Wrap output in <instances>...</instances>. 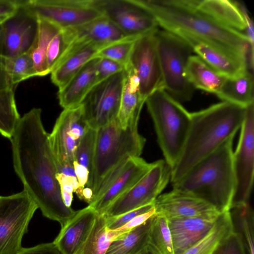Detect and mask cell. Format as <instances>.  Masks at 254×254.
I'll list each match as a JSON object with an SVG mask.
<instances>
[{
    "mask_svg": "<svg viewBox=\"0 0 254 254\" xmlns=\"http://www.w3.org/2000/svg\"><path fill=\"white\" fill-rule=\"evenodd\" d=\"M42 110L34 108L19 120L11 138L13 163L24 190L43 215L64 227L76 214L62 199L58 173L41 120Z\"/></svg>",
    "mask_w": 254,
    "mask_h": 254,
    "instance_id": "obj_1",
    "label": "cell"
},
{
    "mask_svg": "<svg viewBox=\"0 0 254 254\" xmlns=\"http://www.w3.org/2000/svg\"><path fill=\"white\" fill-rule=\"evenodd\" d=\"M154 16L159 27L182 30L248 64L250 46L244 33L219 24L195 8V0H136Z\"/></svg>",
    "mask_w": 254,
    "mask_h": 254,
    "instance_id": "obj_2",
    "label": "cell"
},
{
    "mask_svg": "<svg viewBox=\"0 0 254 254\" xmlns=\"http://www.w3.org/2000/svg\"><path fill=\"white\" fill-rule=\"evenodd\" d=\"M244 108L226 102L190 113L191 122L181 155L172 170L170 182L181 179L194 166L230 138L243 123Z\"/></svg>",
    "mask_w": 254,
    "mask_h": 254,
    "instance_id": "obj_3",
    "label": "cell"
},
{
    "mask_svg": "<svg viewBox=\"0 0 254 254\" xmlns=\"http://www.w3.org/2000/svg\"><path fill=\"white\" fill-rule=\"evenodd\" d=\"M233 139H228L172 184L173 189L200 198L219 213L229 211L235 188Z\"/></svg>",
    "mask_w": 254,
    "mask_h": 254,
    "instance_id": "obj_4",
    "label": "cell"
},
{
    "mask_svg": "<svg viewBox=\"0 0 254 254\" xmlns=\"http://www.w3.org/2000/svg\"><path fill=\"white\" fill-rule=\"evenodd\" d=\"M145 141L138 131V123L130 124L124 129L117 118L97 130L92 169L86 184L93 191V199L113 170L128 158L140 156Z\"/></svg>",
    "mask_w": 254,
    "mask_h": 254,
    "instance_id": "obj_5",
    "label": "cell"
},
{
    "mask_svg": "<svg viewBox=\"0 0 254 254\" xmlns=\"http://www.w3.org/2000/svg\"><path fill=\"white\" fill-rule=\"evenodd\" d=\"M145 103L152 119L165 161L172 170L188 134L190 113L171 97L162 87L151 93Z\"/></svg>",
    "mask_w": 254,
    "mask_h": 254,
    "instance_id": "obj_6",
    "label": "cell"
},
{
    "mask_svg": "<svg viewBox=\"0 0 254 254\" xmlns=\"http://www.w3.org/2000/svg\"><path fill=\"white\" fill-rule=\"evenodd\" d=\"M155 35L163 88L180 103L190 101L195 89L187 80L185 70L193 52L191 48L184 40L169 31L158 29Z\"/></svg>",
    "mask_w": 254,
    "mask_h": 254,
    "instance_id": "obj_7",
    "label": "cell"
},
{
    "mask_svg": "<svg viewBox=\"0 0 254 254\" xmlns=\"http://www.w3.org/2000/svg\"><path fill=\"white\" fill-rule=\"evenodd\" d=\"M38 206L24 190L0 196V254H16Z\"/></svg>",
    "mask_w": 254,
    "mask_h": 254,
    "instance_id": "obj_8",
    "label": "cell"
},
{
    "mask_svg": "<svg viewBox=\"0 0 254 254\" xmlns=\"http://www.w3.org/2000/svg\"><path fill=\"white\" fill-rule=\"evenodd\" d=\"M84 118L82 104L64 109L49 134V141L58 173L64 168L73 167L78 144L89 128Z\"/></svg>",
    "mask_w": 254,
    "mask_h": 254,
    "instance_id": "obj_9",
    "label": "cell"
},
{
    "mask_svg": "<svg viewBox=\"0 0 254 254\" xmlns=\"http://www.w3.org/2000/svg\"><path fill=\"white\" fill-rule=\"evenodd\" d=\"M172 169L165 160L151 163L148 172L105 211L107 217L117 216L153 203L170 181Z\"/></svg>",
    "mask_w": 254,
    "mask_h": 254,
    "instance_id": "obj_10",
    "label": "cell"
},
{
    "mask_svg": "<svg viewBox=\"0 0 254 254\" xmlns=\"http://www.w3.org/2000/svg\"><path fill=\"white\" fill-rule=\"evenodd\" d=\"M240 129L239 142L233 153L235 188L231 207L250 203L254 175V103L246 107Z\"/></svg>",
    "mask_w": 254,
    "mask_h": 254,
    "instance_id": "obj_11",
    "label": "cell"
},
{
    "mask_svg": "<svg viewBox=\"0 0 254 254\" xmlns=\"http://www.w3.org/2000/svg\"><path fill=\"white\" fill-rule=\"evenodd\" d=\"M21 4L37 18L61 29L79 26L103 15L94 0H21Z\"/></svg>",
    "mask_w": 254,
    "mask_h": 254,
    "instance_id": "obj_12",
    "label": "cell"
},
{
    "mask_svg": "<svg viewBox=\"0 0 254 254\" xmlns=\"http://www.w3.org/2000/svg\"><path fill=\"white\" fill-rule=\"evenodd\" d=\"M124 71L95 85L82 102L88 126L97 130L118 117L124 80Z\"/></svg>",
    "mask_w": 254,
    "mask_h": 254,
    "instance_id": "obj_13",
    "label": "cell"
},
{
    "mask_svg": "<svg viewBox=\"0 0 254 254\" xmlns=\"http://www.w3.org/2000/svg\"><path fill=\"white\" fill-rule=\"evenodd\" d=\"M94 3L127 37H139L159 29L154 16L136 0H94Z\"/></svg>",
    "mask_w": 254,
    "mask_h": 254,
    "instance_id": "obj_14",
    "label": "cell"
},
{
    "mask_svg": "<svg viewBox=\"0 0 254 254\" xmlns=\"http://www.w3.org/2000/svg\"><path fill=\"white\" fill-rule=\"evenodd\" d=\"M155 33L142 36L136 40L129 62L138 77L140 96L145 102L151 93L162 87Z\"/></svg>",
    "mask_w": 254,
    "mask_h": 254,
    "instance_id": "obj_15",
    "label": "cell"
},
{
    "mask_svg": "<svg viewBox=\"0 0 254 254\" xmlns=\"http://www.w3.org/2000/svg\"><path fill=\"white\" fill-rule=\"evenodd\" d=\"M3 32L1 55L14 57L29 52L36 40L38 18L21 4L17 11L2 24Z\"/></svg>",
    "mask_w": 254,
    "mask_h": 254,
    "instance_id": "obj_16",
    "label": "cell"
},
{
    "mask_svg": "<svg viewBox=\"0 0 254 254\" xmlns=\"http://www.w3.org/2000/svg\"><path fill=\"white\" fill-rule=\"evenodd\" d=\"M155 213L173 218L215 217L219 213L206 201L191 194L172 190L160 194L153 202Z\"/></svg>",
    "mask_w": 254,
    "mask_h": 254,
    "instance_id": "obj_17",
    "label": "cell"
},
{
    "mask_svg": "<svg viewBox=\"0 0 254 254\" xmlns=\"http://www.w3.org/2000/svg\"><path fill=\"white\" fill-rule=\"evenodd\" d=\"M169 31L184 40L190 45L192 52L223 76L235 77L249 69L246 62L228 56L197 36L179 29Z\"/></svg>",
    "mask_w": 254,
    "mask_h": 254,
    "instance_id": "obj_18",
    "label": "cell"
},
{
    "mask_svg": "<svg viewBox=\"0 0 254 254\" xmlns=\"http://www.w3.org/2000/svg\"><path fill=\"white\" fill-rule=\"evenodd\" d=\"M62 29L68 47L75 43H94L106 47L127 37L104 15L79 26Z\"/></svg>",
    "mask_w": 254,
    "mask_h": 254,
    "instance_id": "obj_19",
    "label": "cell"
},
{
    "mask_svg": "<svg viewBox=\"0 0 254 254\" xmlns=\"http://www.w3.org/2000/svg\"><path fill=\"white\" fill-rule=\"evenodd\" d=\"M151 163L139 157L127 159L118 176L104 193L88 205L98 214L104 213L108 206L132 187L149 170Z\"/></svg>",
    "mask_w": 254,
    "mask_h": 254,
    "instance_id": "obj_20",
    "label": "cell"
},
{
    "mask_svg": "<svg viewBox=\"0 0 254 254\" xmlns=\"http://www.w3.org/2000/svg\"><path fill=\"white\" fill-rule=\"evenodd\" d=\"M218 216L167 219L174 254H183L203 238L213 228Z\"/></svg>",
    "mask_w": 254,
    "mask_h": 254,
    "instance_id": "obj_21",
    "label": "cell"
},
{
    "mask_svg": "<svg viewBox=\"0 0 254 254\" xmlns=\"http://www.w3.org/2000/svg\"><path fill=\"white\" fill-rule=\"evenodd\" d=\"M94 43H75L67 48L56 67L51 73V80L62 88L101 49Z\"/></svg>",
    "mask_w": 254,
    "mask_h": 254,
    "instance_id": "obj_22",
    "label": "cell"
},
{
    "mask_svg": "<svg viewBox=\"0 0 254 254\" xmlns=\"http://www.w3.org/2000/svg\"><path fill=\"white\" fill-rule=\"evenodd\" d=\"M98 214L90 206L77 211L53 242L62 254H76L87 238Z\"/></svg>",
    "mask_w": 254,
    "mask_h": 254,
    "instance_id": "obj_23",
    "label": "cell"
},
{
    "mask_svg": "<svg viewBox=\"0 0 254 254\" xmlns=\"http://www.w3.org/2000/svg\"><path fill=\"white\" fill-rule=\"evenodd\" d=\"M99 59L95 57L88 61L64 86L59 89L58 97L64 109L81 104L95 85L96 67Z\"/></svg>",
    "mask_w": 254,
    "mask_h": 254,
    "instance_id": "obj_24",
    "label": "cell"
},
{
    "mask_svg": "<svg viewBox=\"0 0 254 254\" xmlns=\"http://www.w3.org/2000/svg\"><path fill=\"white\" fill-rule=\"evenodd\" d=\"M124 80L119 111L117 118L122 128L129 124L138 123L141 109L145 103L141 98L139 80L128 64L124 71Z\"/></svg>",
    "mask_w": 254,
    "mask_h": 254,
    "instance_id": "obj_25",
    "label": "cell"
},
{
    "mask_svg": "<svg viewBox=\"0 0 254 254\" xmlns=\"http://www.w3.org/2000/svg\"><path fill=\"white\" fill-rule=\"evenodd\" d=\"M199 12L225 27L244 33L246 25L235 1L228 0H195Z\"/></svg>",
    "mask_w": 254,
    "mask_h": 254,
    "instance_id": "obj_26",
    "label": "cell"
},
{
    "mask_svg": "<svg viewBox=\"0 0 254 254\" xmlns=\"http://www.w3.org/2000/svg\"><path fill=\"white\" fill-rule=\"evenodd\" d=\"M254 74L250 70L232 78L226 77L216 95L222 101L244 108L254 103Z\"/></svg>",
    "mask_w": 254,
    "mask_h": 254,
    "instance_id": "obj_27",
    "label": "cell"
},
{
    "mask_svg": "<svg viewBox=\"0 0 254 254\" xmlns=\"http://www.w3.org/2000/svg\"><path fill=\"white\" fill-rule=\"evenodd\" d=\"M185 76L194 89H198L216 95L225 79L197 55L189 58Z\"/></svg>",
    "mask_w": 254,
    "mask_h": 254,
    "instance_id": "obj_28",
    "label": "cell"
},
{
    "mask_svg": "<svg viewBox=\"0 0 254 254\" xmlns=\"http://www.w3.org/2000/svg\"><path fill=\"white\" fill-rule=\"evenodd\" d=\"M233 231L229 211L221 213L210 231L183 254H212Z\"/></svg>",
    "mask_w": 254,
    "mask_h": 254,
    "instance_id": "obj_29",
    "label": "cell"
},
{
    "mask_svg": "<svg viewBox=\"0 0 254 254\" xmlns=\"http://www.w3.org/2000/svg\"><path fill=\"white\" fill-rule=\"evenodd\" d=\"M38 30L34 43L29 52L32 58L37 76L49 74L46 62V54L52 38L62 29L52 22L38 18Z\"/></svg>",
    "mask_w": 254,
    "mask_h": 254,
    "instance_id": "obj_30",
    "label": "cell"
},
{
    "mask_svg": "<svg viewBox=\"0 0 254 254\" xmlns=\"http://www.w3.org/2000/svg\"><path fill=\"white\" fill-rule=\"evenodd\" d=\"M153 216L113 241L105 254H137L141 251L148 245Z\"/></svg>",
    "mask_w": 254,
    "mask_h": 254,
    "instance_id": "obj_31",
    "label": "cell"
},
{
    "mask_svg": "<svg viewBox=\"0 0 254 254\" xmlns=\"http://www.w3.org/2000/svg\"><path fill=\"white\" fill-rule=\"evenodd\" d=\"M234 231L238 234L248 254H254V216L250 203L234 206L229 210Z\"/></svg>",
    "mask_w": 254,
    "mask_h": 254,
    "instance_id": "obj_32",
    "label": "cell"
},
{
    "mask_svg": "<svg viewBox=\"0 0 254 254\" xmlns=\"http://www.w3.org/2000/svg\"><path fill=\"white\" fill-rule=\"evenodd\" d=\"M112 242L107 234V217L104 214H98L76 254H105Z\"/></svg>",
    "mask_w": 254,
    "mask_h": 254,
    "instance_id": "obj_33",
    "label": "cell"
},
{
    "mask_svg": "<svg viewBox=\"0 0 254 254\" xmlns=\"http://www.w3.org/2000/svg\"><path fill=\"white\" fill-rule=\"evenodd\" d=\"M148 245L157 254H174L168 220L162 215L155 213L153 216Z\"/></svg>",
    "mask_w": 254,
    "mask_h": 254,
    "instance_id": "obj_34",
    "label": "cell"
},
{
    "mask_svg": "<svg viewBox=\"0 0 254 254\" xmlns=\"http://www.w3.org/2000/svg\"><path fill=\"white\" fill-rule=\"evenodd\" d=\"M14 90H0V133L10 139L20 118L16 105Z\"/></svg>",
    "mask_w": 254,
    "mask_h": 254,
    "instance_id": "obj_35",
    "label": "cell"
},
{
    "mask_svg": "<svg viewBox=\"0 0 254 254\" xmlns=\"http://www.w3.org/2000/svg\"><path fill=\"white\" fill-rule=\"evenodd\" d=\"M2 58L6 72L13 85L16 86L23 80L37 76L34 62L29 52L14 57H2Z\"/></svg>",
    "mask_w": 254,
    "mask_h": 254,
    "instance_id": "obj_36",
    "label": "cell"
},
{
    "mask_svg": "<svg viewBox=\"0 0 254 254\" xmlns=\"http://www.w3.org/2000/svg\"><path fill=\"white\" fill-rule=\"evenodd\" d=\"M138 37H127L100 50L93 58H105L117 62L126 67L129 64L130 55Z\"/></svg>",
    "mask_w": 254,
    "mask_h": 254,
    "instance_id": "obj_37",
    "label": "cell"
},
{
    "mask_svg": "<svg viewBox=\"0 0 254 254\" xmlns=\"http://www.w3.org/2000/svg\"><path fill=\"white\" fill-rule=\"evenodd\" d=\"M97 130L89 127L77 147L75 161L91 173L94 159Z\"/></svg>",
    "mask_w": 254,
    "mask_h": 254,
    "instance_id": "obj_38",
    "label": "cell"
},
{
    "mask_svg": "<svg viewBox=\"0 0 254 254\" xmlns=\"http://www.w3.org/2000/svg\"><path fill=\"white\" fill-rule=\"evenodd\" d=\"M67 48L61 29L51 40L47 49L46 62L49 73L56 67Z\"/></svg>",
    "mask_w": 254,
    "mask_h": 254,
    "instance_id": "obj_39",
    "label": "cell"
},
{
    "mask_svg": "<svg viewBox=\"0 0 254 254\" xmlns=\"http://www.w3.org/2000/svg\"><path fill=\"white\" fill-rule=\"evenodd\" d=\"M244 19L246 28L244 34L246 35L250 46L248 56V68L250 70H254V27L252 19L250 16L247 6L242 1H235Z\"/></svg>",
    "mask_w": 254,
    "mask_h": 254,
    "instance_id": "obj_40",
    "label": "cell"
},
{
    "mask_svg": "<svg viewBox=\"0 0 254 254\" xmlns=\"http://www.w3.org/2000/svg\"><path fill=\"white\" fill-rule=\"evenodd\" d=\"M125 68L124 65L113 60L99 58L96 67L95 85L118 72L124 71Z\"/></svg>",
    "mask_w": 254,
    "mask_h": 254,
    "instance_id": "obj_41",
    "label": "cell"
},
{
    "mask_svg": "<svg viewBox=\"0 0 254 254\" xmlns=\"http://www.w3.org/2000/svg\"><path fill=\"white\" fill-rule=\"evenodd\" d=\"M153 208V203H152L117 216L107 217V228L109 230L119 228L136 216L147 212Z\"/></svg>",
    "mask_w": 254,
    "mask_h": 254,
    "instance_id": "obj_42",
    "label": "cell"
},
{
    "mask_svg": "<svg viewBox=\"0 0 254 254\" xmlns=\"http://www.w3.org/2000/svg\"><path fill=\"white\" fill-rule=\"evenodd\" d=\"M212 254H247L240 236L233 231Z\"/></svg>",
    "mask_w": 254,
    "mask_h": 254,
    "instance_id": "obj_43",
    "label": "cell"
},
{
    "mask_svg": "<svg viewBox=\"0 0 254 254\" xmlns=\"http://www.w3.org/2000/svg\"><path fill=\"white\" fill-rule=\"evenodd\" d=\"M155 214V211L153 208L147 212L136 216L119 228L115 230H109L107 229L108 235L112 242L120 236L142 224Z\"/></svg>",
    "mask_w": 254,
    "mask_h": 254,
    "instance_id": "obj_44",
    "label": "cell"
},
{
    "mask_svg": "<svg viewBox=\"0 0 254 254\" xmlns=\"http://www.w3.org/2000/svg\"><path fill=\"white\" fill-rule=\"evenodd\" d=\"M16 254H62L56 244L53 242L42 243L31 248H23Z\"/></svg>",
    "mask_w": 254,
    "mask_h": 254,
    "instance_id": "obj_45",
    "label": "cell"
},
{
    "mask_svg": "<svg viewBox=\"0 0 254 254\" xmlns=\"http://www.w3.org/2000/svg\"><path fill=\"white\" fill-rule=\"evenodd\" d=\"M3 29L2 24L0 25V90L15 89L16 86L13 85L6 72L3 58L1 55V46L3 36Z\"/></svg>",
    "mask_w": 254,
    "mask_h": 254,
    "instance_id": "obj_46",
    "label": "cell"
},
{
    "mask_svg": "<svg viewBox=\"0 0 254 254\" xmlns=\"http://www.w3.org/2000/svg\"><path fill=\"white\" fill-rule=\"evenodd\" d=\"M20 0H0V17H9L18 9Z\"/></svg>",
    "mask_w": 254,
    "mask_h": 254,
    "instance_id": "obj_47",
    "label": "cell"
},
{
    "mask_svg": "<svg viewBox=\"0 0 254 254\" xmlns=\"http://www.w3.org/2000/svg\"><path fill=\"white\" fill-rule=\"evenodd\" d=\"M73 167L79 188L83 189L88 182L89 177L88 170L84 166L78 164L76 161L74 162Z\"/></svg>",
    "mask_w": 254,
    "mask_h": 254,
    "instance_id": "obj_48",
    "label": "cell"
},
{
    "mask_svg": "<svg viewBox=\"0 0 254 254\" xmlns=\"http://www.w3.org/2000/svg\"><path fill=\"white\" fill-rule=\"evenodd\" d=\"M80 199L86 202L88 205L90 204L92 200L93 193L92 190L88 188H84L81 193L77 196Z\"/></svg>",
    "mask_w": 254,
    "mask_h": 254,
    "instance_id": "obj_49",
    "label": "cell"
},
{
    "mask_svg": "<svg viewBox=\"0 0 254 254\" xmlns=\"http://www.w3.org/2000/svg\"><path fill=\"white\" fill-rule=\"evenodd\" d=\"M137 254H157L148 245L146 246Z\"/></svg>",
    "mask_w": 254,
    "mask_h": 254,
    "instance_id": "obj_50",
    "label": "cell"
},
{
    "mask_svg": "<svg viewBox=\"0 0 254 254\" xmlns=\"http://www.w3.org/2000/svg\"><path fill=\"white\" fill-rule=\"evenodd\" d=\"M8 17H0V25L2 24Z\"/></svg>",
    "mask_w": 254,
    "mask_h": 254,
    "instance_id": "obj_51",
    "label": "cell"
}]
</instances>
